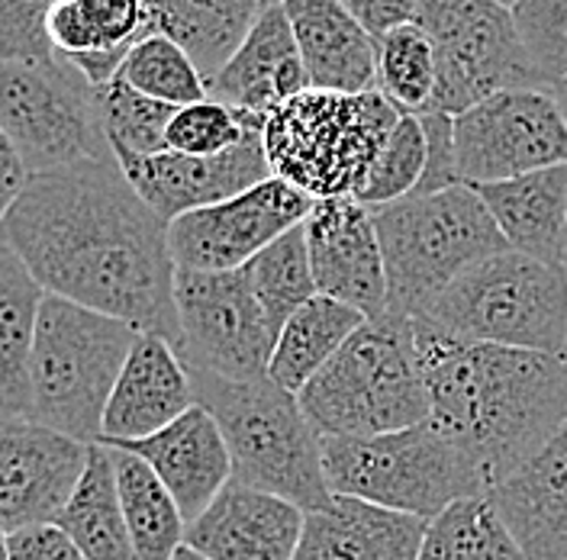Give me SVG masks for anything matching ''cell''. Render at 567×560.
<instances>
[{"label": "cell", "instance_id": "cell-1", "mask_svg": "<svg viewBox=\"0 0 567 560\" xmlns=\"http://www.w3.org/2000/svg\"><path fill=\"white\" fill-rule=\"evenodd\" d=\"M0 232L45 293L181 349L168 222L133 190L116 158L30 175Z\"/></svg>", "mask_w": 567, "mask_h": 560}, {"label": "cell", "instance_id": "cell-2", "mask_svg": "<svg viewBox=\"0 0 567 560\" xmlns=\"http://www.w3.org/2000/svg\"><path fill=\"white\" fill-rule=\"evenodd\" d=\"M413 329L429 419L481 464L494 490L567 422V357L464 342L423 319Z\"/></svg>", "mask_w": 567, "mask_h": 560}, {"label": "cell", "instance_id": "cell-3", "mask_svg": "<svg viewBox=\"0 0 567 560\" xmlns=\"http://www.w3.org/2000/svg\"><path fill=\"white\" fill-rule=\"evenodd\" d=\"M197 403L210 409L233 457V480L281 496L303 512L332 502L322 467V432L300 406V396L271 377L223 381L187 367Z\"/></svg>", "mask_w": 567, "mask_h": 560}, {"label": "cell", "instance_id": "cell-4", "mask_svg": "<svg viewBox=\"0 0 567 560\" xmlns=\"http://www.w3.org/2000/svg\"><path fill=\"white\" fill-rule=\"evenodd\" d=\"M300 406L322 435L374 438L432 416L413 319L364 322L300 390Z\"/></svg>", "mask_w": 567, "mask_h": 560}, {"label": "cell", "instance_id": "cell-5", "mask_svg": "<svg viewBox=\"0 0 567 560\" xmlns=\"http://www.w3.org/2000/svg\"><path fill=\"white\" fill-rule=\"evenodd\" d=\"M136 339V325L45 293L35 319L27 422L97 445L110 393Z\"/></svg>", "mask_w": 567, "mask_h": 560}, {"label": "cell", "instance_id": "cell-6", "mask_svg": "<svg viewBox=\"0 0 567 560\" xmlns=\"http://www.w3.org/2000/svg\"><path fill=\"white\" fill-rule=\"evenodd\" d=\"M400 110L381 91H303L265 120L261 142L271 177L303 190L313 204L358 197Z\"/></svg>", "mask_w": 567, "mask_h": 560}, {"label": "cell", "instance_id": "cell-7", "mask_svg": "<svg viewBox=\"0 0 567 560\" xmlns=\"http://www.w3.org/2000/svg\"><path fill=\"white\" fill-rule=\"evenodd\" d=\"M371 212L384 251L390 313L403 319H420L452 280L509 248L471 184L413 194Z\"/></svg>", "mask_w": 567, "mask_h": 560}, {"label": "cell", "instance_id": "cell-8", "mask_svg": "<svg viewBox=\"0 0 567 560\" xmlns=\"http://www.w3.org/2000/svg\"><path fill=\"white\" fill-rule=\"evenodd\" d=\"M322 467L332 496L435 519L464 496H487L481 464L432 419L374 438L322 435Z\"/></svg>", "mask_w": 567, "mask_h": 560}, {"label": "cell", "instance_id": "cell-9", "mask_svg": "<svg viewBox=\"0 0 567 560\" xmlns=\"http://www.w3.org/2000/svg\"><path fill=\"white\" fill-rule=\"evenodd\" d=\"M420 319L464 342L565 354V265L506 248L452 280Z\"/></svg>", "mask_w": 567, "mask_h": 560}, {"label": "cell", "instance_id": "cell-10", "mask_svg": "<svg viewBox=\"0 0 567 560\" xmlns=\"http://www.w3.org/2000/svg\"><path fill=\"white\" fill-rule=\"evenodd\" d=\"M0 126L30 175L113 158L97 87L62 55L0 62Z\"/></svg>", "mask_w": 567, "mask_h": 560}, {"label": "cell", "instance_id": "cell-11", "mask_svg": "<svg viewBox=\"0 0 567 560\" xmlns=\"http://www.w3.org/2000/svg\"><path fill=\"white\" fill-rule=\"evenodd\" d=\"M416 23L435 52L429 113L461 116L499 91H542L509 7L494 0H420Z\"/></svg>", "mask_w": 567, "mask_h": 560}, {"label": "cell", "instance_id": "cell-12", "mask_svg": "<svg viewBox=\"0 0 567 560\" xmlns=\"http://www.w3.org/2000/svg\"><path fill=\"white\" fill-rule=\"evenodd\" d=\"M181 357L187 367L223 381L268 377L278 332L261 310L248 268L239 271H177Z\"/></svg>", "mask_w": 567, "mask_h": 560}, {"label": "cell", "instance_id": "cell-13", "mask_svg": "<svg viewBox=\"0 0 567 560\" xmlns=\"http://www.w3.org/2000/svg\"><path fill=\"white\" fill-rule=\"evenodd\" d=\"M455 162L471 187L567 165L565 113L548 91H499L455 116Z\"/></svg>", "mask_w": 567, "mask_h": 560}, {"label": "cell", "instance_id": "cell-14", "mask_svg": "<svg viewBox=\"0 0 567 560\" xmlns=\"http://www.w3.org/2000/svg\"><path fill=\"white\" fill-rule=\"evenodd\" d=\"M313 200L281 177H268L246 194L168 222V248L177 271H239L284 232L300 226Z\"/></svg>", "mask_w": 567, "mask_h": 560}, {"label": "cell", "instance_id": "cell-15", "mask_svg": "<svg viewBox=\"0 0 567 560\" xmlns=\"http://www.w3.org/2000/svg\"><path fill=\"white\" fill-rule=\"evenodd\" d=\"M91 445L27 419H0V528L49 526L81 484Z\"/></svg>", "mask_w": 567, "mask_h": 560}, {"label": "cell", "instance_id": "cell-16", "mask_svg": "<svg viewBox=\"0 0 567 560\" xmlns=\"http://www.w3.org/2000/svg\"><path fill=\"white\" fill-rule=\"evenodd\" d=\"M261 129L265 123H255L246 139L223 155L158 152V155H113V158L142 200L165 222H175L184 212L204 210L229 197H239L248 187L271 177Z\"/></svg>", "mask_w": 567, "mask_h": 560}, {"label": "cell", "instance_id": "cell-17", "mask_svg": "<svg viewBox=\"0 0 567 560\" xmlns=\"http://www.w3.org/2000/svg\"><path fill=\"white\" fill-rule=\"evenodd\" d=\"M303 232L319 293L352 307L368 322L384 319L390 313L388 271L374 212L358 197L317 200Z\"/></svg>", "mask_w": 567, "mask_h": 560}, {"label": "cell", "instance_id": "cell-18", "mask_svg": "<svg viewBox=\"0 0 567 560\" xmlns=\"http://www.w3.org/2000/svg\"><path fill=\"white\" fill-rule=\"evenodd\" d=\"M303 526L300 506L229 480L210 509L187 526L184 545L210 560H293Z\"/></svg>", "mask_w": 567, "mask_h": 560}, {"label": "cell", "instance_id": "cell-19", "mask_svg": "<svg viewBox=\"0 0 567 560\" xmlns=\"http://www.w3.org/2000/svg\"><path fill=\"white\" fill-rule=\"evenodd\" d=\"M303 91H310V74L300 59L290 20L281 0H268L243 45L207 81V94L243 113L271 116Z\"/></svg>", "mask_w": 567, "mask_h": 560}, {"label": "cell", "instance_id": "cell-20", "mask_svg": "<svg viewBox=\"0 0 567 560\" xmlns=\"http://www.w3.org/2000/svg\"><path fill=\"white\" fill-rule=\"evenodd\" d=\"M104 448H120L142 457L175 496L187 526L197 522L233 480V457L226 448V438L210 409H204L200 403L148 438L113 442Z\"/></svg>", "mask_w": 567, "mask_h": 560}, {"label": "cell", "instance_id": "cell-21", "mask_svg": "<svg viewBox=\"0 0 567 560\" xmlns=\"http://www.w3.org/2000/svg\"><path fill=\"white\" fill-rule=\"evenodd\" d=\"M190 406H197V393L181 351L162 335L140 332L110 393L104 435L97 445L148 438L184 416Z\"/></svg>", "mask_w": 567, "mask_h": 560}, {"label": "cell", "instance_id": "cell-22", "mask_svg": "<svg viewBox=\"0 0 567 560\" xmlns=\"http://www.w3.org/2000/svg\"><path fill=\"white\" fill-rule=\"evenodd\" d=\"M487 496L526 560H567V422Z\"/></svg>", "mask_w": 567, "mask_h": 560}, {"label": "cell", "instance_id": "cell-23", "mask_svg": "<svg viewBox=\"0 0 567 560\" xmlns=\"http://www.w3.org/2000/svg\"><path fill=\"white\" fill-rule=\"evenodd\" d=\"M310 87L364 94L378 91V39L339 0H281Z\"/></svg>", "mask_w": 567, "mask_h": 560}, {"label": "cell", "instance_id": "cell-24", "mask_svg": "<svg viewBox=\"0 0 567 560\" xmlns=\"http://www.w3.org/2000/svg\"><path fill=\"white\" fill-rule=\"evenodd\" d=\"M425 519L381 509L352 496H332L307 512L293 560H420Z\"/></svg>", "mask_w": 567, "mask_h": 560}, {"label": "cell", "instance_id": "cell-25", "mask_svg": "<svg viewBox=\"0 0 567 560\" xmlns=\"http://www.w3.org/2000/svg\"><path fill=\"white\" fill-rule=\"evenodd\" d=\"M506 246L529 258L565 265L567 165L474 187Z\"/></svg>", "mask_w": 567, "mask_h": 560}, {"label": "cell", "instance_id": "cell-26", "mask_svg": "<svg viewBox=\"0 0 567 560\" xmlns=\"http://www.w3.org/2000/svg\"><path fill=\"white\" fill-rule=\"evenodd\" d=\"M148 35L175 39L210 81L243 45L268 0H142Z\"/></svg>", "mask_w": 567, "mask_h": 560}, {"label": "cell", "instance_id": "cell-27", "mask_svg": "<svg viewBox=\"0 0 567 560\" xmlns=\"http://www.w3.org/2000/svg\"><path fill=\"white\" fill-rule=\"evenodd\" d=\"M45 290L0 232V419L30 413V357Z\"/></svg>", "mask_w": 567, "mask_h": 560}, {"label": "cell", "instance_id": "cell-28", "mask_svg": "<svg viewBox=\"0 0 567 560\" xmlns=\"http://www.w3.org/2000/svg\"><path fill=\"white\" fill-rule=\"evenodd\" d=\"M55 526L69 535L87 560H140L123 516L110 448L91 445L84 477L71 492L69 506L62 509Z\"/></svg>", "mask_w": 567, "mask_h": 560}, {"label": "cell", "instance_id": "cell-29", "mask_svg": "<svg viewBox=\"0 0 567 560\" xmlns=\"http://www.w3.org/2000/svg\"><path fill=\"white\" fill-rule=\"evenodd\" d=\"M364 322L368 319L358 310L317 293L310 303H303L284 322L271 364H268V377L300 396V390L339 354V349Z\"/></svg>", "mask_w": 567, "mask_h": 560}, {"label": "cell", "instance_id": "cell-30", "mask_svg": "<svg viewBox=\"0 0 567 560\" xmlns=\"http://www.w3.org/2000/svg\"><path fill=\"white\" fill-rule=\"evenodd\" d=\"M126 528L140 560H172L184 548L187 522L158 474L142 457L110 448Z\"/></svg>", "mask_w": 567, "mask_h": 560}, {"label": "cell", "instance_id": "cell-31", "mask_svg": "<svg viewBox=\"0 0 567 560\" xmlns=\"http://www.w3.org/2000/svg\"><path fill=\"white\" fill-rule=\"evenodd\" d=\"M420 560H526L491 496H464L425 522Z\"/></svg>", "mask_w": 567, "mask_h": 560}, {"label": "cell", "instance_id": "cell-32", "mask_svg": "<svg viewBox=\"0 0 567 560\" xmlns=\"http://www.w3.org/2000/svg\"><path fill=\"white\" fill-rule=\"evenodd\" d=\"M246 268L251 278V290H255L275 332H281L284 322L319 293L303 222L293 226L290 232H284L278 242H271Z\"/></svg>", "mask_w": 567, "mask_h": 560}, {"label": "cell", "instance_id": "cell-33", "mask_svg": "<svg viewBox=\"0 0 567 560\" xmlns=\"http://www.w3.org/2000/svg\"><path fill=\"white\" fill-rule=\"evenodd\" d=\"M120 81H126L133 91H140L152 101L168 106H190L207 101V77L197 69V62L181 49L175 39L152 33L140 39L130 55L120 65Z\"/></svg>", "mask_w": 567, "mask_h": 560}, {"label": "cell", "instance_id": "cell-34", "mask_svg": "<svg viewBox=\"0 0 567 560\" xmlns=\"http://www.w3.org/2000/svg\"><path fill=\"white\" fill-rule=\"evenodd\" d=\"M378 91L400 113H429L435 94V52L420 23L396 27L378 39Z\"/></svg>", "mask_w": 567, "mask_h": 560}, {"label": "cell", "instance_id": "cell-35", "mask_svg": "<svg viewBox=\"0 0 567 560\" xmlns=\"http://www.w3.org/2000/svg\"><path fill=\"white\" fill-rule=\"evenodd\" d=\"M97 97H101V116L113 155L168 152V126L175 120L177 106L152 101L120 77L101 87Z\"/></svg>", "mask_w": 567, "mask_h": 560}, {"label": "cell", "instance_id": "cell-36", "mask_svg": "<svg viewBox=\"0 0 567 560\" xmlns=\"http://www.w3.org/2000/svg\"><path fill=\"white\" fill-rule=\"evenodd\" d=\"M425 158H429V139H425L423 120L413 113H403L390 133L388 145L381 148L364 187L358 190V200L368 210H378V207L413 197L425 175Z\"/></svg>", "mask_w": 567, "mask_h": 560}, {"label": "cell", "instance_id": "cell-37", "mask_svg": "<svg viewBox=\"0 0 567 560\" xmlns=\"http://www.w3.org/2000/svg\"><path fill=\"white\" fill-rule=\"evenodd\" d=\"M516 33L542 91L567 77V0H519Z\"/></svg>", "mask_w": 567, "mask_h": 560}, {"label": "cell", "instance_id": "cell-38", "mask_svg": "<svg viewBox=\"0 0 567 560\" xmlns=\"http://www.w3.org/2000/svg\"><path fill=\"white\" fill-rule=\"evenodd\" d=\"M268 116L243 113L236 106L219 101H200V104L181 106L168 126V152L181 155H223L246 139L255 123H265Z\"/></svg>", "mask_w": 567, "mask_h": 560}, {"label": "cell", "instance_id": "cell-39", "mask_svg": "<svg viewBox=\"0 0 567 560\" xmlns=\"http://www.w3.org/2000/svg\"><path fill=\"white\" fill-rule=\"evenodd\" d=\"M59 0H0V62H52L49 17Z\"/></svg>", "mask_w": 567, "mask_h": 560}, {"label": "cell", "instance_id": "cell-40", "mask_svg": "<svg viewBox=\"0 0 567 560\" xmlns=\"http://www.w3.org/2000/svg\"><path fill=\"white\" fill-rule=\"evenodd\" d=\"M104 52L130 55V49L148 35V17L142 0H78Z\"/></svg>", "mask_w": 567, "mask_h": 560}, {"label": "cell", "instance_id": "cell-41", "mask_svg": "<svg viewBox=\"0 0 567 560\" xmlns=\"http://www.w3.org/2000/svg\"><path fill=\"white\" fill-rule=\"evenodd\" d=\"M420 120L429 139V158H425V175L416 194H439L461 184L458 162H455V116L423 113Z\"/></svg>", "mask_w": 567, "mask_h": 560}, {"label": "cell", "instance_id": "cell-42", "mask_svg": "<svg viewBox=\"0 0 567 560\" xmlns=\"http://www.w3.org/2000/svg\"><path fill=\"white\" fill-rule=\"evenodd\" d=\"M10 560H87L55 522L10 531Z\"/></svg>", "mask_w": 567, "mask_h": 560}, {"label": "cell", "instance_id": "cell-43", "mask_svg": "<svg viewBox=\"0 0 567 560\" xmlns=\"http://www.w3.org/2000/svg\"><path fill=\"white\" fill-rule=\"evenodd\" d=\"M339 3L374 39L388 35L396 27L416 23V10H420V0H339Z\"/></svg>", "mask_w": 567, "mask_h": 560}, {"label": "cell", "instance_id": "cell-44", "mask_svg": "<svg viewBox=\"0 0 567 560\" xmlns=\"http://www.w3.org/2000/svg\"><path fill=\"white\" fill-rule=\"evenodd\" d=\"M27 184H30V172H27L17 145L0 126V226L7 219V212L13 210V204L20 200V194L27 190Z\"/></svg>", "mask_w": 567, "mask_h": 560}, {"label": "cell", "instance_id": "cell-45", "mask_svg": "<svg viewBox=\"0 0 567 560\" xmlns=\"http://www.w3.org/2000/svg\"><path fill=\"white\" fill-rule=\"evenodd\" d=\"M548 94L555 97V104L561 106V113H565V120H567V77L565 81H558V84H551V87H548Z\"/></svg>", "mask_w": 567, "mask_h": 560}, {"label": "cell", "instance_id": "cell-46", "mask_svg": "<svg viewBox=\"0 0 567 560\" xmlns=\"http://www.w3.org/2000/svg\"><path fill=\"white\" fill-rule=\"evenodd\" d=\"M172 560H210V558H204V554H197L194 548H187V545H184V548H181V551H177Z\"/></svg>", "mask_w": 567, "mask_h": 560}, {"label": "cell", "instance_id": "cell-47", "mask_svg": "<svg viewBox=\"0 0 567 560\" xmlns=\"http://www.w3.org/2000/svg\"><path fill=\"white\" fill-rule=\"evenodd\" d=\"M0 560H10V531L0 528Z\"/></svg>", "mask_w": 567, "mask_h": 560}, {"label": "cell", "instance_id": "cell-48", "mask_svg": "<svg viewBox=\"0 0 567 560\" xmlns=\"http://www.w3.org/2000/svg\"><path fill=\"white\" fill-rule=\"evenodd\" d=\"M494 3H503V7H509V10H513V7H516L519 0H494Z\"/></svg>", "mask_w": 567, "mask_h": 560}, {"label": "cell", "instance_id": "cell-49", "mask_svg": "<svg viewBox=\"0 0 567 560\" xmlns=\"http://www.w3.org/2000/svg\"><path fill=\"white\" fill-rule=\"evenodd\" d=\"M565 271H567V232H565Z\"/></svg>", "mask_w": 567, "mask_h": 560}, {"label": "cell", "instance_id": "cell-50", "mask_svg": "<svg viewBox=\"0 0 567 560\" xmlns=\"http://www.w3.org/2000/svg\"><path fill=\"white\" fill-rule=\"evenodd\" d=\"M565 357H567V351H565Z\"/></svg>", "mask_w": 567, "mask_h": 560}]
</instances>
